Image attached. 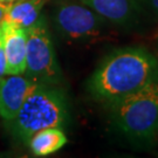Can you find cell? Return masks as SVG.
<instances>
[{
  "label": "cell",
  "mask_w": 158,
  "mask_h": 158,
  "mask_svg": "<svg viewBox=\"0 0 158 158\" xmlns=\"http://www.w3.org/2000/svg\"><path fill=\"white\" fill-rule=\"evenodd\" d=\"M153 55L156 56V59L158 60V36L157 39H156V41H155V47H153Z\"/></svg>",
  "instance_id": "cell-14"
},
{
  "label": "cell",
  "mask_w": 158,
  "mask_h": 158,
  "mask_svg": "<svg viewBox=\"0 0 158 158\" xmlns=\"http://www.w3.org/2000/svg\"><path fill=\"white\" fill-rule=\"evenodd\" d=\"M38 85L25 75H6L0 79V117L11 121L15 117L27 96Z\"/></svg>",
  "instance_id": "cell-7"
},
{
  "label": "cell",
  "mask_w": 158,
  "mask_h": 158,
  "mask_svg": "<svg viewBox=\"0 0 158 158\" xmlns=\"http://www.w3.org/2000/svg\"><path fill=\"white\" fill-rule=\"evenodd\" d=\"M80 2L119 28H134L144 15L137 0H80Z\"/></svg>",
  "instance_id": "cell-6"
},
{
  "label": "cell",
  "mask_w": 158,
  "mask_h": 158,
  "mask_svg": "<svg viewBox=\"0 0 158 158\" xmlns=\"http://www.w3.org/2000/svg\"><path fill=\"white\" fill-rule=\"evenodd\" d=\"M45 2L46 0H15L10 4L5 21L27 31L40 20Z\"/></svg>",
  "instance_id": "cell-10"
},
{
  "label": "cell",
  "mask_w": 158,
  "mask_h": 158,
  "mask_svg": "<svg viewBox=\"0 0 158 158\" xmlns=\"http://www.w3.org/2000/svg\"><path fill=\"white\" fill-rule=\"evenodd\" d=\"M157 75L158 60L151 52L127 46L102 59L88 79L87 90L95 101L109 106L139 90Z\"/></svg>",
  "instance_id": "cell-1"
},
{
  "label": "cell",
  "mask_w": 158,
  "mask_h": 158,
  "mask_svg": "<svg viewBox=\"0 0 158 158\" xmlns=\"http://www.w3.org/2000/svg\"><path fill=\"white\" fill-rule=\"evenodd\" d=\"M67 142V136L61 128L52 127L35 132L27 144L34 156L46 157L61 150Z\"/></svg>",
  "instance_id": "cell-9"
},
{
  "label": "cell",
  "mask_w": 158,
  "mask_h": 158,
  "mask_svg": "<svg viewBox=\"0 0 158 158\" xmlns=\"http://www.w3.org/2000/svg\"><path fill=\"white\" fill-rule=\"evenodd\" d=\"M54 23L63 38L80 42L103 39L110 25L88 6L75 2H62L57 6Z\"/></svg>",
  "instance_id": "cell-5"
},
{
  "label": "cell",
  "mask_w": 158,
  "mask_h": 158,
  "mask_svg": "<svg viewBox=\"0 0 158 158\" xmlns=\"http://www.w3.org/2000/svg\"><path fill=\"white\" fill-rule=\"evenodd\" d=\"M113 124L136 143H150L158 135V75L139 90L107 106Z\"/></svg>",
  "instance_id": "cell-2"
},
{
  "label": "cell",
  "mask_w": 158,
  "mask_h": 158,
  "mask_svg": "<svg viewBox=\"0 0 158 158\" xmlns=\"http://www.w3.org/2000/svg\"><path fill=\"white\" fill-rule=\"evenodd\" d=\"M7 75H23L26 69L27 31L7 21L2 23Z\"/></svg>",
  "instance_id": "cell-8"
},
{
  "label": "cell",
  "mask_w": 158,
  "mask_h": 158,
  "mask_svg": "<svg viewBox=\"0 0 158 158\" xmlns=\"http://www.w3.org/2000/svg\"><path fill=\"white\" fill-rule=\"evenodd\" d=\"M68 101L57 85H40L27 96L15 117L10 122L12 132L23 142L46 128H62L68 121Z\"/></svg>",
  "instance_id": "cell-3"
},
{
  "label": "cell",
  "mask_w": 158,
  "mask_h": 158,
  "mask_svg": "<svg viewBox=\"0 0 158 158\" xmlns=\"http://www.w3.org/2000/svg\"><path fill=\"white\" fill-rule=\"evenodd\" d=\"M8 7H10V4L0 1V25L5 21L6 14H7V11H8Z\"/></svg>",
  "instance_id": "cell-13"
},
{
  "label": "cell",
  "mask_w": 158,
  "mask_h": 158,
  "mask_svg": "<svg viewBox=\"0 0 158 158\" xmlns=\"http://www.w3.org/2000/svg\"><path fill=\"white\" fill-rule=\"evenodd\" d=\"M0 1H2V2H7V4H11V2L15 1V0H0Z\"/></svg>",
  "instance_id": "cell-15"
},
{
  "label": "cell",
  "mask_w": 158,
  "mask_h": 158,
  "mask_svg": "<svg viewBox=\"0 0 158 158\" xmlns=\"http://www.w3.org/2000/svg\"><path fill=\"white\" fill-rule=\"evenodd\" d=\"M23 75L40 85H57L62 81L51 34L42 17L27 29V54Z\"/></svg>",
  "instance_id": "cell-4"
},
{
  "label": "cell",
  "mask_w": 158,
  "mask_h": 158,
  "mask_svg": "<svg viewBox=\"0 0 158 158\" xmlns=\"http://www.w3.org/2000/svg\"><path fill=\"white\" fill-rule=\"evenodd\" d=\"M7 75V66H6L5 48H4V28L2 23L0 25V79Z\"/></svg>",
  "instance_id": "cell-12"
},
{
  "label": "cell",
  "mask_w": 158,
  "mask_h": 158,
  "mask_svg": "<svg viewBox=\"0 0 158 158\" xmlns=\"http://www.w3.org/2000/svg\"><path fill=\"white\" fill-rule=\"evenodd\" d=\"M144 14L158 19V0H137Z\"/></svg>",
  "instance_id": "cell-11"
}]
</instances>
